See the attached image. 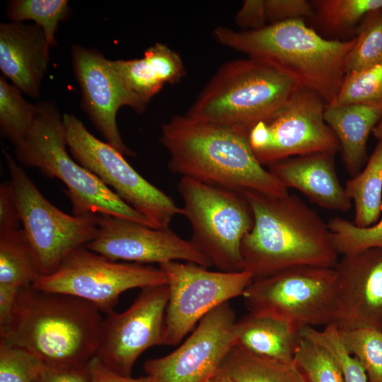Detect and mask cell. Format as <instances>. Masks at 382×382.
<instances>
[{"label":"cell","instance_id":"obj_1","mask_svg":"<svg viewBox=\"0 0 382 382\" xmlns=\"http://www.w3.org/2000/svg\"><path fill=\"white\" fill-rule=\"evenodd\" d=\"M243 193L253 225L241 253L243 270L253 279L296 267H335L340 255L328 224L301 198L249 190Z\"/></svg>","mask_w":382,"mask_h":382},{"label":"cell","instance_id":"obj_2","mask_svg":"<svg viewBox=\"0 0 382 382\" xmlns=\"http://www.w3.org/2000/svg\"><path fill=\"white\" fill-rule=\"evenodd\" d=\"M169 170L181 177L236 191L273 196L288 189L254 155L248 134L231 127L174 115L161 127Z\"/></svg>","mask_w":382,"mask_h":382},{"label":"cell","instance_id":"obj_3","mask_svg":"<svg viewBox=\"0 0 382 382\" xmlns=\"http://www.w3.org/2000/svg\"><path fill=\"white\" fill-rule=\"evenodd\" d=\"M102 312L73 296L40 290H18L10 321L1 338L37 357L46 366H86L96 356L103 323Z\"/></svg>","mask_w":382,"mask_h":382},{"label":"cell","instance_id":"obj_4","mask_svg":"<svg viewBox=\"0 0 382 382\" xmlns=\"http://www.w3.org/2000/svg\"><path fill=\"white\" fill-rule=\"evenodd\" d=\"M213 37L248 57L273 64L326 105L340 90L347 58L356 41L355 37L345 41L325 39L303 19L270 23L253 30L218 26Z\"/></svg>","mask_w":382,"mask_h":382},{"label":"cell","instance_id":"obj_5","mask_svg":"<svg viewBox=\"0 0 382 382\" xmlns=\"http://www.w3.org/2000/svg\"><path fill=\"white\" fill-rule=\"evenodd\" d=\"M300 88L269 62L250 57L234 59L218 69L185 115L248 134Z\"/></svg>","mask_w":382,"mask_h":382},{"label":"cell","instance_id":"obj_6","mask_svg":"<svg viewBox=\"0 0 382 382\" xmlns=\"http://www.w3.org/2000/svg\"><path fill=\"white\" fill-rule=\"evenodd\" d=\"M40 111L15 156L23 166L38 169L66 187L72 214L108 215L152 227L150 221L123 202L92 172L74 161L66 146L63 117L53 103H39Z\"/></svg>","mask_w":382,"mask_h":382},{"label":"cell","instance_id":"obj_7","mask_svg":"<svg viewBox=\"0 0 382 382\" xmlns=\"http://www.w3.org/2000/svg\"><path fill=\"white\" fill-rule=\"evenodd\" d=\"M178 191L181 215L192 228L190 240L223 272L243 270L241 242L253 225V215L243 192L207 185L181 177Z\"/></svg>","mask_w":382,"mask_h":382},{"label":"cell","instance_id":"obj_8","mask_svg":"<svg viewBox=\"0 0 382 382\" xmlns=\"http://www.w3.org/2000/svg\"><path fill=\"white\" fill-rule=\"evenodd\" d=\"M242 297L250 312L283 319L300 330L337 323L340 284L335 268L301 266L253 279Z\"/></svg>","mask_w":382,"mask_h":382},{"label":"cell","instance_id":"obj_9","mask_svg":"<svg viewBox=\"0 0 382 382\" xmlns=\"http://www.w3.org/2000/svg\"><path fill=\"white\" fill-rule=\"evenodd\" d=\"M13 184L23 230L42 276L55 272L76 249L98 233V215L68 214L40 192L11 155L3 149Z\"/></svg>","mask_w":382,"mask_h":382},{"label":"cell","instance_id":"obj_10","mask_svg":"<svg viewBox=\"0 0 382 382\" xmlns=\"http://www.w3.org/2000/svg\"><path fill=\"white\" fill-rule=\"evenodd\" d=\"M67 146L76 161L92 172L154 228L169 227L181 208L147 181L113 146L93 136L73 114L63 115Z\"/></svg>","mask_w":382,"mask_h":382},{"label":"cell","instance_id":"obj_11","mask_svg":"<svg viewBox=\"0 0 382 382\" xmlns=\"http://www.w3.org/2000/svg\"><path fill=\"white\" fill-rule=\"evenodd\" d=\"M165 273L150 265L118 262L85 246L71 252L53 273L41 276L33 286L85 300L106 314L124 291L166 284Z\"/></svg>","mask_w":382,"mask_h":382},{"label":"cell","instance_id":"obj_12","mask_svg":"<svg viewBox=\"0 0 382 382\" xmlns=\"http://www.w3.org/2000/svg\"><path fill=\"white\" fill-rule=\"evenodd\" d=\"M326 103L306 88L296 90L248 133L250 146L262 166L313 153L335 154L337 139L324 119Z\"/></svg>","mask_w":382,"mask_h":382},{"label":"cell","instance_id":"obj_13","mask_svg":"<svg viewBox=\"0 0 382 382\" xmlns=\"http://www.w3.org/2000/svg\"><path fill=\"white\" fill-rule=\"evenodd\" d=\"M158 267L168 289L163 345H177L211 311L242 296L253 279L245 270L210 271L190 262L172 261Z\"/></svg>","mask_w":382,"mask_h":382},{"label":"cell","instance_id":"obj_14","mask_svg":"<svg viewBox=\"0 0 382 382\" xmlns=\"http://www.w3.org/2000/svg\"><path fill=\"white\" fill-rule=\"evenodd\" d=\"M168 301L166 284L150 286L141 289L125 311L107 313L96 357L114 372L131 376L134 363L144 351L163 345Z\"/></svg>","mask_w":382,"mask_h":382},{"label":"cell","instance_id":"obj_15","mask_svg":"<svg viewBox=\"0 0 382 382\" xmlns=\"http://www.w3.org/2000/svg\"><path fill=\"white\" fill-rule=\"evenodd\" d=\"M236 313L226 302L207 313L170 354L146 361L152 382H207L236 344Z\"/></svg>","mask_w":382,"mask_h":382},{"label":"cell","instance_id":"obj_16","mask_svg":"<svg viewBox=\"0 0 382 382\" xmlns=\"http://www.w3.org/2000/svg\"><path fill=\"white\" fill-rule=\"evenodd\" d=\"M71 61L76 79L81 90V105L105 142L122 155L134 156L123 141L116 116L122 106L140 113L147 103L130 91L114 67L98 50L74 45Z\"/></svg>","mask_w":382,"mask_h":382},{"label":"cell","instance_id":"obj_17","mask_svg":"<svg viewBox=\"0 0 382 382\" xmlns=\"http://www.w3.org/2000/svg\"><path fill=\"white\" fill-rule=\"evenodd\" d=\"M98 233L85 247L111 260L149 265L183 260L203 267L211 263L190 241L169 227L154 228L108 215H98Z\"/></svg>","mask_w":382,"mask_h":382},{"label":"cell","instance_id":"obj_18","mask_svg":"<svg viewBox=\"0 0 382 382\" xmlns=\"http://www.w3.org/2000/svg\"><path fill=\"white\" fill-rule=\"evenodd\" d=\"M340 292L341 330H382V248L342 255L335 267Z\"/></svg>","mask_w":382,"mask_h":382},{"label":"cell","instance_id":"obj_19","mask_svg":"<svg viewBox=\"0 0 382 382\" xmlns=\"http://www.w3.org/2000/svg\"><path fill=\"white\" fill-rule=\"evenodd\" d=\"M45 35L36 24L0 25V69L24 93L38 97L50 62Z\"/></svg>","mask_w":382,"mask_h":382},{"label":"cell","instance_id":"obj_20","mask_svg":"<svg viewBox=\"0 0 382 382\" xmlns=\"http://www.w3.org/2000/svg\"><path fill=\"white\" fill-rule=\"evenodd\" d=\"M335 154L313 153L288 158L268 170L288 189L294 188L311 202L330 210L346 212L351 199L337 177Z\"/></svg>","mask_w":382,"mask_h":382},{"label":"cell","instance_id":"obj_21","mask_svg":"<svg viewBox=\"0 0 382 382\" xmlns=\"http://www.w3.org/2000/svg\"><path fill=\"white\" fill-rule=\"evenodd\" d=\"M112 63L127 88L147 104L165 84L178 83L185 75L180 55L161 42L146 49L142 58Z\"/></svg>","mask_w":382,"mask_h":382},{"label":"cell","instance_id":"obj_22","mask_svg":"<svg viewBox=\"0 0 382 382\" xmlns=\"http://www.w3.org/2000/svg\"><path fill=\"white\" fill-rule=\"evenodd\" d=\"M324 119L337 139L346 170L357 175L366 161L369 137L382 120V105H326Z\"/></svg>","mask_w":382,"mask_h":382},{"label":"cell","instance_id":"obj_23","mask_svg":"<svg viewBox=\"0 0 382 382\" xmlns=\"http://www.w3.org/2000/svg\"><path fill=\"white\" fill-rule=\"evenodd\" d=\"M300 330L277 317L249 312L236 320L237 345L257 355L285 364H294Z\"/></svg>","mask_w":382,"mask_h":382},{"label":"cell","instance_id":"obj_24","mask_svg":"<svg viewBox=\"0 0 382 382\" xmlns=\"http://www.w3.org/2000/svg\"><path fill=\"white\" fill-rule=\"evenodd\" d=\"M354 203L352 222L359 228L376 224L382 212V140L378 141L366 165L345 186Z\"/></svg>","mask_w":382,"mask_h":382},{"label":"cell","instance_id":"obj_25","mask_svg":"<svg viewBox=\"0 0 382 382\" xmlns=\"http://www.w3.org/2000/svg\"><path fill=\"white\" fill-rule=\"evenodd\" d=\"M221 368L233 382H305L294 364H285L250 352L236 344Z\"/></svg>","mask_w":382,"mask_h":382},{"label":"cell","instance_id":"obj_26","mask_svg":"<svg viewBox=\"0 0 382 382\" xmlns=\"http://www.w3.org/2000/svg\"><path fill=\"white\" fill-rule=\"evenodd\" d=\"M35 255L23 229L0 233V284L20 289L41 277Z\"/></svg>","mask_w":382,"mask_h":382},{"label":"cell","instance_id":"obj_27","mask_svg":"<svg viewBox=\"0 0 382 382\" xmlns=\"http://www.w3.org/2000/svg\"><path fill=\"white\" fill-rule=\"evenodd\" d=\"M21 91L0 77V129L15 146L26 136L40 111V105L25 100Z\"/></svg>","mask_w":382,"mask_h":382},{"label":"cell","instance_id":"obj_28","mask_svg":"<svg viewBox=\"0 0 382 382\" xmlns=\"http://www.w3.org/2000/svg\"><path fill=\"white\" fill-rule=\"evenodd\" d=\"M66 0H12L8 4L7 16L12 22L33 21L42 30L49 45L57 44L59 23L69 14Z\"/></svg>","mask_w":382,"mask_h":382},{"label":"cell","instance_id":"obj_29","mask_svg":"<svg viewBox=\"0 0 382 382\" xmlns=\"http://www.w3.org/2000/svg\"><path fill=\"white\" fill-rule=\"evenodd\" d=\"M356 33L355 44L346 61V74L382 64V8L366 14Z\"/></svg>","mask_w":382,"mask_h":382},{"label":"cell","instance_id":"obj_30","mask_svg":"<svg viewBox=\"0 0 382 382\" xmlns=\"http://www.w3.org/2000/svg\"><path fill=\"white\" fill-rule=\"evenodd\" d=\"M382 105V64L347 73L328 105Z\"/></svg>","mask_w":382,"mask_h":382},{"label":"cell","instance_id":"obj_31","mask_svg":"<svg viewBox=\"0 0 382 382\" xmlns=\"http://www.w3.org/2000/svg\"><path fill=\"white\" fill-rule=\"evenodd\" d=\"M311 3L314 16L325 28L334 32H344L359 25L366 14L382 8V0H316Z\"/></svg>","mask_w":382,"mask_h":382},{"label":"cell","instance_id":"obj_32","mask_svg":"<svg viewBox=\"0 0 382 382\" xmlns=\"http://www.w3.org/2000/svg\"><path fill=\"white\" fill-rule=\"evenodd\" d=\"M294 363L307 382H345L334 357L323 347L301 333Z\"/></svg>","mask_w":382,"mask_h":382},{"label":"cell","instance_id":"obj_33","mask_svg":"<svg viewBox=\"0 0 382 382\" xmlns=\"http://www.w3.org/2000/svg\"><path fill=\"white\" fill-rule=\"evenodd\" d=\"M344 346L364 368L368 382H382V330H340Z\"/></svg>","mask_w":382,"mask_h":382},{"label":"cell","instance_id":"obj_34","mask_svg":"<svg viewBox=\"0 0 382 382\" xmlns=\"http://www.w3.org/2000/svg\"><path fill=\"white\" fill-rule=\"evenodd\" d=\"M300 333L323 347L334 357L340 367L345 382H368L362 366L345 349L340 330L336 323L327 325L322 329L303 328Z\"/></svg>","mask_w":382,"mask_h":382},{"label":"cell","instance_id":"obj_35","mask_svg":"<svg viewBox=\"0 0 382 382\" xmlns=\"http://www.w3.org/2000/svg\"><path fill=\"white\" fill-rule=\"evenodd\" d=\"M327 224L340 255L371 248H382V219L367 228L357 227L340 216L331 218Z\"/></svg>","mask_w":382,"mask_h":382},{"label":"cell","instance_id":"obj_36","mask_svg":"<svg viewBox=\"0 0 382 382\" xmlns=\"http://www.w3.org/2000/svg\"><path fill=\"white\" fill-rule=\"evenodd\" d=\"M45 366L32 353L0 338V382H34Z\"/></svg>","mask_w":382,"mask_h":382},{"label":"cell","instance_id":"obj_37","mask_svg":"<svg viewBox=\"0 0 382 382\" xmlns=\"http://www.w3.org/2000/svg\"><path fill=\"white\" fill-rule=\"evenodd\" d=\"M268 24L314 16L311 1L306 0H265Z\"/></svg>","mask_w":382,"mask_h":382},{"label":"cell","instance_id":"obj_38","mask_svg":"<svg viewBox=\"0 0 382 382\" xmlns=\"http://www.w3.org/2000/svg\"><path fill=\"white\" fill-rule=\"evenodd\" d=\"M21 224L19 209L10 180L0 185V233L19 229Z\"/></svg>","mask_w":382,"mask_h":382},{"label":"cell","instance_id":"obj_39","mask_svg":"<svg viewBox=\"0 0 382 382\" xmlns=\"http://www.w3.org/2000/svg\"><path fill=\"white\" fill-rule=\"evenodd\" d=\"M235 22L241 30L260 29L268 25L265 0H245L237 12Z\"/></svg>","mask_w":382,"mask_h":382},{"label":"cell","instance_id":"obj_40","mask_svg":"<svg viewBox=\"0 0 382 382\" xmlns=\"http://www.w3.org/2000/svg\"><path fill=\"white\" fill-rule=\"evenodd\" d=\"M34 382H92V377L88 364L71 368L45 366Z\"/></svg>","mask_w":382,"mask_h":382},{"label":"cell","instance_id":"obj_41","mask_svg":"<svg viewBox=\"0 0 382 382\" xmlns=\"http://www.w3.org/2000/svg\"><path fill=\"white\" fill-rule=\"evenodd\" d=\"M92 382H152L148 376L132 378L114 372L105 366L96 356L88 362Z\"/></svg>","mask_w":382,"mask_h":382},{"label":"cell","instance_id":"obj_42","mask_svg":"<svg viewBox=\"0 0 382 382\" xmlns=\"http://www.w3.org/2000/svg\"><path fill=\"white\" fill-rule=\"evenodd\" d=\"M18 290L0 284V328L5 326L11 318Z\"/></svg>","mask_w":382,"mask_h":382},{"label":"cell","instance_id":"obj_43","mask_svg":"<svg viewBox=\"0 0 382 382\" xmlns=\"http://www.w3.org/2000/svg\"><path fill=\"white\" fill-rule=\"evenodd\" d=\"M207 382H233L229 376L220 369L210 378Z\"/></svg>","mask_w":382,"mask_h":382},{"label":"cell","instance_id":"obj_44","mask_svg":"<svg viewBox=\"0 0 382 382\" xmlns=\"http://www.w3.org/2000/svg\"><path fill=\"white\" fill-rule=\"evenodd\" d=\"M372 134L378 141L382 140V120L374 127Z\"/></svg>","mask_w":382,"mask_h":382},{"label":"cell","instance_id":"obj_45","mask_svg":"<svg viewBox=\"0 0 382 382\" xmlns=\"http://www.w3.org/2000/svg\"><path fill=\"white\" fill-rule=\"evenodd\" d=\"M305 382H307V381L305 380Z\"/></svg>","mask_w":382,"mask_h":382}]
</instances>
